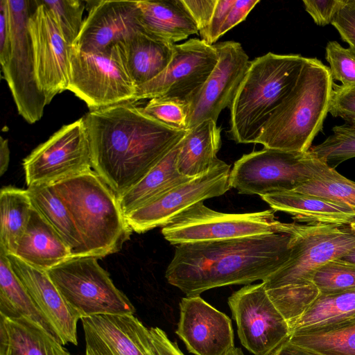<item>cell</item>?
<instances>
[{
  "label": "cell",
  "instance_id": "cell-1",
  "mask_svg": "<svg viewBox=\"0 0 355 355\" xmlns=\"http://www.w3.org/2000/svg\"><path fill=\"white\" fill-rule=\"evenodd\" d=\"M84 117L92 168L116 196L139 182L185 136L127 102Z\"/></svg>",
  "mask_w": 355,
  "mask_h": 355
},
{
  "label": "cell",
  "instance_id": "cell-2",
  "mask_svg": "<svg viewBox=\"0 0 355 355\" xmlns=\"http://www.w3.org/2000/svg\"><path fill=\"white\" fill-rule=\"evenodd\" d=\"M290 236L283 233L180 244L165 277L186 296L217 287L264 281L288 259Z\"/></svg>",
  "mask_w": 355,
  "mask_h": 355
},
{
  "label": "cell",
  "instance_id": "cell-3",
  "mask_svg": "<svg viewBox=\"0 0 355 355\" xmlns=\"http://www.w3.org/2000/svg\"><path fill=\"white\" fill-rule=\"evenodd\" d=\"M334 85L327 66L316 58L304 57L295 85L255 144L266 148L309 151L329 112Z\"/></svg>",
  "mask_w": 355,
  "mask_h": 355
},
{
  "label": "cell",
  "instance_id": "cell-4",
  "mask_svg": "<svg viewBox=\"0 0 355 355\" xmlns=\"http://www.w3.org/2000/svg\"><path fill=\"white\" fill-rule=\"evenodd\" d=\"M82 239L85 257L119 252L132 232L115 193L93 170L53 184Z\"/></svg>",
  "mask_w": 355,
  "mask_h": 355
},
{
  "label": "cell",
  "instance_id": "cell-5",
  "mask_svg": "<svg viewBox=\"0 0 355 355\" xmlns=\"http://www.w3.org/2000/svg\"><path fill=\"white\" fill-rule=\"evenodd\" d=\"M304 57L268 53L250 62L230 107V138L256 143L263 128L295 83Z\"/></svg>",
  "mask_w": 355,
  "mask_h": 355
},
{
  "label": "cell",
  "instance_id": "cell-6",
  "mask_svg": "<svg viewBox=\"0 0 355 355\" xmlns=\"http://www.w3.org/2000/svg\"><path fill=\"white\" fill-rule=\"evenodd\" d=\"M290 236L287 261L262 282L266 290L312 282L315 270L355 247L349 225H300L285 223Z\"/></svg>",
  "mask_w": 355,
  "mask_h": 355
},
{
  "label": "cell",
  "instance_id": "cell-7",
  "mask_svg": "<svg viewBox=\"0 0 355 355\" xmlns=\"http://www.w3.org/2000/svg\"><path fill=\"white\" fill-rule=\"evenodd\" d=\"M47 273L66 302L80 317L134 315L135 308L92 257H73Z\"/></svg>",
  "mask_w": 355,
  "mask_h": 355
},
{
  "label": "cell",
  "instance_id": "cell-8",
  "mask_svg": "<svg viewBox=\"0 0 355 355\" xmlns=\"http://www.w3.org/2000/svg\"><path fill=\"white\" fill-rule=\"evenodd\" d=\"M67 90L83 101L91 110L134 103L137 87L117 44L92 52L69 51Z\"/></svg>",
  "mask_w": 355,
  "mask_h": 355
},
{
  "label": "cell",
  "instance_id": "cell-9",
  "mask_svg": "<svg viewBox=\"0 0 355 355\" xmlns=\"http://www.w3.org/2000/svg\"><path fill=\"white\" fill-rule=\"evenodd\" d=\"M326 162L305 153L266 148L243 155L230 173L231 188L241 194L293 191L311 178Z\"/></svg>",
  "mask_w": 355,
  "mask_h": 355
},
{
  "label": "cell",
  "instance_id": "cell-10",
  "mask_svg": "<svg viewBox=\"0 0 355 355\" xmlns=\"http://www.w3.org/2000/svg\"><path fill=\"white\" fill-rule=\"evenodd\" d=\"M275 211L244 214L214 211L200 202L162 228L171 244L214 241L245 236L284 234L285 223L276 220Z\"/></svg>",
  "mask_w": 355,
  "mask_h": 355
},
{
  "label": "cell",
  "instance_id": "cell-11",
  "mask_svg": "<svg viewBox=\"0 0 355 355\" xmlns=\"http://www.w3.org/2000/svg\"><path fill=\"white\" fill-rule=\"evenodd\" d=\"M10 37L6 55L0 58L3 75L18 113L28 123L39 121L47 105L35 75L33 49L28 21L34 1L8 0Z\"/></svg>",
  "mask_w": 355,
  "mask_h": 355
},
{
  "label": "cell",
  "instance_id": "cell-12",
  "mask_svg": "<svg viewBox=\"0 0 355 355\" xmlns=\"http://www.w3.org/2000/svg\"><path fill=\"white\" fill-rule=\"evenodd\" d=\"M26 185L54 184L92 170L84 117L63 125L23 162Z\"/></svg>",
  "mask_w": 355,
  "mask_h": 355
},
{
  "label": "cell",
  "instance_id": "cell-13",
  "mask_svg": "<svg viewBox=\"0 0 355 355\" xmlns=\"http://www.w3.org/2000/svg\"><path fill=\"white\" fill-rule=\"evenodd\" d=\"M228 304L242 345L254 355H271L291 333L264 284H248L233 293Z\"/></svg>",
  "mask_w": 355,
  "mask_h": 355
},
{
  "label": "cell",
  "instance_id": "cell-14",
  "mask_svg": "<svg viewBox=\"0 0 355 355\" xmlns=\"http://www.w3.org/2000/svg\"><path fill=\"white\" fill-rule=\"evenodd\" d=\"M219 59L216 46L192 38L174 44L167 67L150 81L137 87L134 103L165 98L187 103L200 89Z\"/></svg>",
  "mask_w": 355,
  "mask_h": 355
},
{
  "label": "cell",
  "instance_id": "cell-15",
  "mask_svg": "<svg viewBox=\"0 0 355 355\" xmlns=\"http://www.w3.org/2000/svg\"><path fill=\"white\" fill-rule=\"evenodd\" d=\"M230 166L218 159L205 173L184 182L125 216L133 232L164 227L195 204L218 197L230 188Z\"/></svg>",
  "mask_w": 355,
  "mask_h": 355
},
{
  "label": "cell",
  "instance_id": "cell-16",
  "mask_svg": "<svg viewBox=\"0 0 355 355\" xmlns=\"http://www.w3.org/2000/svg\"><path fill=\"white\" fill-rule=\"evenodd\" d=\"M215 46L218 61L200 89L187 103L188 130L209 119L216 123L221 111L230 107L250 62L237 42H222Z\"/></svg>",
  "mask_w": 355,
  "mask_h": 355
},
{
  "label": "cell",
  "instance_id": "cell-17",
  "mask_svg": "<svg viewBox=\"0 0 355 355\" xmlns=\"http://www.w3.org/2000/svg\"><path fill=\"white\" fill-rule=\"evenodd\" d=\"M38 86L46 104L67 90L70 47L42 0H35L28 21Z\"/></svg>",
  "mask_w": 355,
  "mask_h": 355
},
{
  "label": "cell",
  "instance_id": "cell-18",
  "mask_svg": "<svg viewBox=\"0 0 355 355\" xmlns=\"http://www.w3.org/2000/svg\"><path fill=\"white\" fill-rule=\"evenodd\" d=\"M175 333L194 355H228L235 347L230 318L200 295L182 298Z\"/></svg>",
  "mask_w": 355,
  "mask_h": 355
},
{
  "label": "cell",
  "instance_id": "cell-19",
  "mask_svg": "<svg viewBox=\"0 0 355 355\" xmlns=\"http://www.w3.org/2000/svg\"><path fill=\"white\" fill-rule=\"evenodd\" d=\"M85 355H158L149 329L134 315L81 319Z\"/></svg>",
  "mask_w": 355,
  "mask_h": 355
},
{
  "label": "cell",
  "instance_id": "cell-20",
  "mask_svg": "<svg viewBox=\"0 0 355 355\" xmlns=\"http://www.w3.org/2000/svg\"><path fill=\"white\" fill-rule=\"evenodd\" d=\"M92 2L72 45L76 49L85 52L100 51L123 42L143 28L137 1Z\"/></svg>",
  "mask_w": 355,
  "mask_h": 355
},
{
  "label": "cell",
  "instance_id": "cell-21",
  "mask_svg": "<svg viewBox=\"0 0 355 355\" xmlns=\"http://www.w3.org/2000/svg\"><path fill=\"white\" fill-rule=\"evenodd\" d=\"M10 266L37 309L64 345H77L78 313L63 298L47 271L35 268L14 254H7Z\"/></svg>",
  "mask_w": 355,
  "mask_h": 355
},
{
  "label": "cell",
  "instance_id": "cell-22",
  "mask_svg": "<svg viewBox=\"0 0 355 355\" xmlns=\"http://www.w3.org/2000/svg\"><path fill=\"white\" fill-rule=\"evenodd\" d=\"M275 211L285 212L293 220L307 225H349L355 211L334 202L295 191L271 193L261 196Z\"/></svg>",
  "mask_w": 355,
  "mask_h": 355
},
{
  "label": "cell",
  "instance_id": "cell-23",
  "mask_svg": "<svg viewBox=\"0 0 355 355\" xmlns=\"http://www.w3.org/2000/svg\"><path fill=\"white\" fill-rule=\"evenodd\" d=\"M14 255L44 271L72 257L69 247L33 207Z\"/></svg>",
  "mask_w": 355,
  "mask_h": 355
},
{
  "label": "cell",
  "instance_id": "cell-24",
  "mask_svg": "<svg viewBox=\"0 0 355 355\" xmlns=\"http://www.w3.org/2000/svg\"><path fill=\"white\" fill-rule=\"evenodd\" d=\"M126 68L136 87L154 79L168 65L174 44L141 28L118 44Z\"/></svg>",
  "mask_w": 355,
  "mask_h": 355
},
{
  "label": "cell",
  "instance_id": "cell-25",
  "mask_svg": "<svg viewBox=\"0 0 355 355\" xmlns=\"http://www.w3.org/2000/svg\"><path fill=\"white\" fill-rule=\"evenodd\" d=\"M0 315V355H71L58 339L33 320Z\"/></svg>",
  "mask_w": 355,
  "mask_h": 355
},
{
  "label": "cell",
  "instance_id": "cell-26",
  "mask_svg": "<svg viewBox=\"0 0 355 355\" xmlns=\"http://www.w3.org/2000/svg\"><path fill=\"white\" fill-rule=\"evenodd\" d=\"M145 31L175 44L198 32L196 22L182 0L137 1Z\"/></svg>",
  "mask_w": 355,
  "mask_h": 355
},
{
  "label": "cell",
  "instance_id": "cell-27",
  "mask_svg": "<svg viewBox=\"0 0 355 355\" xmlns=\"http://www.w3.org/2000/svg\"><path fill=\"white\" fill-rule=\"evenodd\" d=\"M354 325L355 289H352L334 294H320L292 326L291 333H322Z\"/></svg>",
  "mask_w": 355,
  "mask_h": 355
},
{
  "label": "cell",
  "instance_id": "cell-28",
  "mask_svg": "<svg viewBox=\"0 0 355 355\" xmlns=\"http://www.w3.org/2000/svg\"><path fill=\"white\" fill-rule=\"evenodd\" d=\"M181 141L139 182L117 196L124 216L194 178L183 175L178 169L177 159Z\"/></svg>",
  "mask_w": 355,
  "mask_h": 355
},
{
  "label": "cell",
  "instance_id": "cell-29",
  "mask_svg": "<svg viewBox=\"0 0 355 355\" xmlns=\"http://www.w3.org/2000/svg\"><path fill=\"white\" fill-rule=\"evenodd\" d=\"M220 144V128L211 119L187 130L178 155L179 172L189 178L207 172L218 159Z\"/></svg>",
  "mask_w": 355,
  "mask_h": 355
},
{
  "label": "cell",
  "instance_id": "cell-30",
  "mask_svg": "<svg viewBox=\"0 0 355 355\" xmlns=\"http://www.w3.org/2000/svg\"><path fill=\"white\" fill-rule=\"evenodd\" d=\"M33 207L60 236L72 257H85L80 235L64 201L53 184H37L27 189Z\"/></svg>",
  "mask_w": 355,
  "mask_h": 355
},
{
  "label": "cell",
  "instance_id": "cell-31",
  "mask_svg": "<svg viewBox=\"0 0 355 355\" xmlns=\"http://www.w3.org/2000/svg\"><path fill=\"white\" fill-rule=\"evenodd\" d=\"M0 314L10 318L31 320L58 339L12 270L7 254L2 249H0Z\"/></svg>",
  "mask_w": 355,
  "mask_h": 355
},
{
  "label": "cell",
  "instance_id": "cell-32",
  "mask_svg": "<svg viewBox=\"0 0 355 355\" xmlns=\"http://www.w3.org/2000/svg\"><path fill=\"white\" fill-rule=\"evenodd\" d=\"M27 189L5 187L0 191V249L14 254L27 227L31 209Z\"/></svg>",
  "mask_w": 355,
  "mask_h": 355
},
{
  "label": "cell",
  "instance_id": "cell-33",
  "mask_svg": "<svg viewBox=\"0 0 355 355\" xmlns=\"http://www.w3.org/2000/svg\"><path fill=\"white\" fill-rule=\"evenodd\" d=\"M293 191L328 200L355 211V182L327 163L311 178Z\"/></svg>",
  "mask_w": 355,
  "mask_h": 355
},
{
  "label": "cell",
  "instance_id": "cell-34",
  "mask_svg": "<svg viewBox=\"0 0 355 355\" xmlns=\"http://www.w3.org/2000/svg\"><path fill=\"white\" fill-rule=\"evenodd\" d=\"M288 341L318 355H355V325L328 332L292 334Z\"/></svg>",
  "mask_w": 355,
  "mask_h": 355
},
{
  "label": "cell",
  "instance_id": "cell-35",
  "mask_svg": "<svg viewBox=\"0 0 355 355\" xmlns=\"http://www.w3.org/2000/svg\"><path fill=\"white\" fill-rule=\"evenodd\" d=\"M266 291L286 320L290 330L320 295L319 290L313 282L288 285Z\"/></svg>",
  "mask_w": 355,
  "mask_h": 355
},
{
  "label": "cell",
  "instance_id": "cell-36",
  "mask_svg": "<svg viewBox=\"0 0 355 355\" xmlns=\"http://www.w3.org/2000/svg\"><path fill=\"white\" fill-rule=\"evenodd\" d=\"M331 131L322 143L311 147V153L329 166L355 157V124L335 125Z\"/></svg>",
  "mask_w": 355,
  "mask_h": 355
},
{
  "label": "cell",
  "instance_id": "cell-37",
  "mask_svg": "<svg viewBox=\"0 0 355 355\" xmlns=\"http://www.w3.org/2000/svg\"><path fill=\"white\" fill-rule=\"evenodd\" d=\"M312 282L322 295L355 289V266L338 259L331 260L315 270Z\"/></svg>",
  "mask_w": 355,
  "mask_h": 355
},
{
  "label": "cell",
  "instance_id": "cell-38",
  "mask_svg": "<svg viewBox=\"0 0 355 355\" xmlns=\"http://www.w3.org/2000/svg\"><path fill=\"white\" fill-rule=\"evenodd\" d=\"M50 12L63 38L72 46L82 29L85 5L80 0H42Z\"/></svg>",
  "mask_w": 355,
  "mask_h": 355
},
{
  "label": "cell",
  "instance_id": "cell-39",
  "mask_svg": "<svg viewBox=\"0 0 355 355\" xmlns=\"http://www.w3.org/2000/svg\"><path fill=\"white\" fill-rule=\"evenodd\" d=\"M144 112L160 123L175 130H188V108L184 102L165 98L150 99Z\"/></svg>",
  "mask_w": 355,
  "mask_h": 355
},
{
  "label": "cell",
  "instance_id": "cell-40",
  "mask_svg": "<svg viewBox=\"0 0 355 355\" xmlns=\"http://www.w3.org/2000/svg\"><path fill=\"white\" fill-rule=\"evenodd\" d=\"M325 59L329 64L332 79L346 87L355 86V53L336 41H329L325 48Z\"/></svg>",
  "mask_w": 355,
  "mask_h": 355
},
{
  "label": "cell",
  "instance_id": "cell-41",
  "mask_svg": "<svg viewBox=\"0 0 355 355\" xmlns=\"http://www.w3.org/2000/svg\"><path fill=\"white\" fill-rule=\"evenodd\" d=\"M329 112L347 123L355 124V86L346 87L334 84Z\"/></svg>",
  "mask_w": 355,
  "mask_h": 355
},
{
  "label": "cell",
  "instance_id": "cell-42",
  "mask_svg": "<svg viewBox=\"0 0 355 355\" xmlns=\"http://www.w3.org/2000/svg\"><path fill=\"white\" fill-rule=\"evenodd\" d=\"M347 0H304L305 10L314 22L320 26L331 24L338 11Z\"/></svg>",
  "mask_w": 355,
  "mask_h": 355
},
{
  "label": "cell",
  "instance_id": "cell-43",
  "mask_svg": "<svg viewBox=\"0 0 355 355\" xmlns=\"http://www.w3.org/2000/svg\"><path fill=\"white\" fill-rule=\"evenodd\" d=\"M331 24L355 53V0H347L335 16Z\"/></svg>",
  "mask_w": 355,
  "mask_h": 355
},
{
  "label": "cell",
  "instance_id": "cell-44",
  "mask_svg": "<svg viewBox=\"0 0 355 355\" xmlns=\"http://www.w3.org/2000/svg\"><path fill=\"white\" fill-rule=\"evenodd\" d=\"M191 15L202 37L207 31L217 0H182Z\"/></svg>",
  "mask_w": 355,
  "mask_h": 355
},
{
  "label": "cell",
  "instance_id": "cell-45",
  "mask_svg": "<svg viewBox=\"0 0 355 355\" xmlns=\"http://www.w3.org/2000/svg\"><path fill=\"white\" fill-rule=\"evenodd\" d=\"M235 0H217V3L210 21V24L201 37L207 44L214 45L220 37V32L228 12L234 3Z\"/></svg>",
  "mask_w": 355,
  "mask_h": 355
},
{
  "label": "cell",
  "instance_id": "cell-46",
  "mask_svg": "<svg viewBox=\"0 0 355 355\" xmlns=\"http://www.w3.org/2000/svg\"><path fill=\"white\" fill-rule=\"evenodd\" d=\"M259 2V0H235L221 28L220 36L243 21Z\"/></svg>",
  "mask_w": 355,
  "mask_h": 355
},
{
  "label": "cell",
  "instance_id": "cell-47",
  "mask_svg": "<svg viewBox=\"0 0 355 355\" xmlns=\"http://www.w3.org/2000/svg\"><path fill=\"white\" fill-rule=\"evenodd\" d=\"M149 331L158 355H184L177 342L171 341L164 330L156 327L150 328Z\"/></svg>",
  "mask_w": 355,
  "mask_h": 355
},
{
  "label": "cell",
  "instance_id": "cell-48",
  "mask_svg": "<svg viewBox=\"0 0 355 355\" xmlns=\"http://www.w3.org/2000/svg\"><path fill=\"white\" fill-rule=\"evenodd\" d=\"M10 37V17L8 0L0 1V58L8 53Z\"/></svg>",
  "mask_w": 355,
  "mask_h": 355
},
{
  "label": "cell",
  "instance_id": "cell-49",
  "mask_svg": "<svg viewBox=\"0 0 355 355\" xmlns=\"http://www.w3.org/2000/svg\"><path fill=\"white\" fill-rule=\"evenodd\" d=\"M271 355H318L292 344L288 340L277 348Z\"/></svg>",
  "mask_w": 355,
  "mask_h": 355
},
{
  "label": "cell",
  "instance_id": "cell-50",
  "mask_svg": "<svg viewBox=\"0 0 355 355\" xmlns=\"http://www.w3.org/2000/svg\"><path fill=\"white\" fill-rule=\"evenodd\" d=\"M10 162V149L8 139L0 137V175L2 176L8 169Z\"/></svg>",
  "mask_w": 355,
  "mask_h": 355
},
{
  "label": "cell",
  "instance_id": "cell-51",
  "mask_svg": "<svg viewBox=\"0 0 355 355\" xmlns=\"http://www.w3.org/2000/svg\"><path fill=\"white\" fill-rule=\"evenodd\" d=\"M352 230L355 234V220L349 224ZM340 261L355 266V247L348 251L346 254L338 258Z\"/></svg>",
  "mask_w": 355,
  "mask_h": 355
},
{
  "label": "cell",
  "instance_id": "cell-52",
  "mask_svg": "<svg viewBox=\"0 0 355 355\" xmlns=\"http://www.w3.org/2000/svg\"><path fill=\"white\" fill-rule=\"evenodd\" d=\"M228 355H244L242 350L239 347H234Z\"/></svg>",
  "mask_w": 355,
  "mask_h": 355
}]
</instances>
